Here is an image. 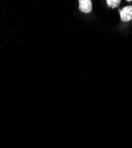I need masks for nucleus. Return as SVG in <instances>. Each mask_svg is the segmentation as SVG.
<instances>
[{"label":"nucleus","instance_id":"nucleus-2","mask_svg":"<svg viewBox=\"0 0 132 148\" xmlns=\"http://www.w3.org/2000/svg\"><path fill=\"white\" fill-rule=\"evenodd\" d=\"M79 9L85 13H89L92 10V1L91 0H80Z\"/></svg>","mask_w":132,"mask_h":148},{"label":"nucleus","instance_id":"nucleus-1","mask_svg":"<svg viewBox=\"0 0 132 148\" xmlns=\"http://www.w3.org/2000/svg\"><path fill=\"white\" fill-rule=\"evenodd\" d=\"M121 19L124 22H127L132 19V6L129 5L120 10Z\"/></svg>","mask_w":132,"mask_h":148},{"label":"nucleus","instance_id":"nucleus-3","mask_svg":"<svg viewBox=\"0 0 132 148\" xmlns=\"http://www.w3.org/2000/svg\"><path fill=\"white\" fill-rule=\"evenodd\" d=\"M120 2V0H107L106 1L107 4L109 5V6L113 8L118 7Z\"/></svg>","mask_w":132,"mask_h":148}]
</instances>
